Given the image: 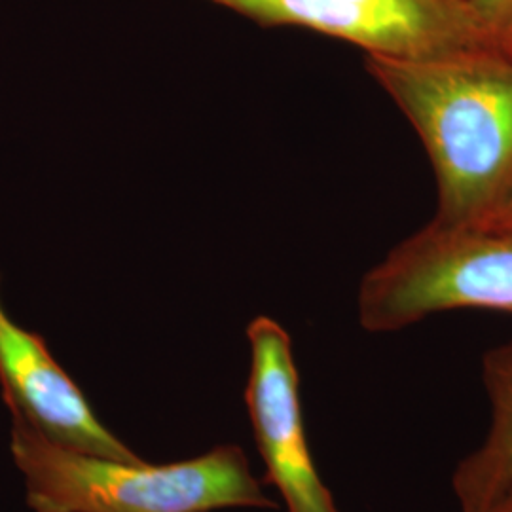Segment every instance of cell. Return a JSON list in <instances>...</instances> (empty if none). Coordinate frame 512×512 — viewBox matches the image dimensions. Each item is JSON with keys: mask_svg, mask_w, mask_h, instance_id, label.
Wrapping results in <instances>:
<instances>
[{"mask_svg": "<svg viewBox=\"0 0 512 512\" xmlns=\"http://www.w3.org/2000/svg\"><path fill=\"white\" fill-rule=\"evenodd\" d=\"M247 338L251 370L245 403L266 480L287 512H342L311 458L289 332L270 317H256Z\"/></svg>", "mask_w": 512, "mask_h": 512, "instance_id": "5", "label": "cell"}, {"mask_svg": "<svg viewBox=\"0 0 512 512\" xmlns=\"http://www.w3.org/2000/svg\"><path fill=\"white\" fill-rule=\"evenodd\" d=\"M0 387L10 418L82 454L143 461L95 416L82 389L59 366L46 342L18 325L0 298Z\"/></svg>", "mask_w": 512, "mask_h": 512, "instance_id": "6", "label": "cell"}, {"mask_svg": "<svg viewBox=\"0 0 512 512\" xmlns=\"http://www.w3.org/2000/svg\"><path fill=\"white\" fill-rule=\"evenodd\" d=\"M463 308L512 315V230L431 220L366 272L357 296L368 332Z\"/></svg>", "mask_w": 512, "mask_h": 512, "instance_id": "3", "label": "cell"}, {"mask_svg": "<svg viewBox=\"0 0 512 512\" xmlns=\"http://www.w3.org/2000/svg\"><path fill=\"white\" fill-rule=\"evenodd\" d=\"M482 384L490 401V427L452 475L461 512L486 511L512 486V340L486 351Z\"/></svg>", "mask_w": 512, "mask_h": 512, "instance_id": "7", "label": "cell"}, {"mask_svg": "<svg viewBox=\"0 0 512 512\" xmlns=\"http://www.w3.org/2000/svg\"><path fill=\"white\" fill-rule=\"evenodd\" d=\"M471 224L486 226V228L512 230V184L511 188L492 205V209L484 217H480Z\"/></svg>", "mask_w": 512, "mask_h": 512, "instance_id": "9", "label": "cell"}, {"mask_svg": "<svg viewBox=\"0 0 512 512\" xmlns=\"http://www.w3.org/2000/svg\"><path fill=\"white\" fill-rule=\"evenodd\" d=\"M482 512H512V486L495 501L494 505H490Z\"/></svg>", "mask_w": 512, "mask_h": 512, "instance_id": "10", "label": "cell"}, {"mask_svg": "<svg viewBox=\"0 0 512 512\" xmlns=\"http://www.w3.org/2000/svg\"><path fill=\"white\" fill-rule=\"evenodd\" d=\"M435 171L440 224L484 217L512 184V55L495 44L429 59L365 55Z\"/></svg>", "mask_w": 512, "mask_h": 512, "instance_id": "1", "label": "cell"}, {"mask_svg": "<svg viewBox=\"0 0 512 512\" xmlns=\"http://www.w3.org/2000/svg\"><path fill=\"white\" fill-rule=\"evenodd\" d=\"M12 458L33 512H211L274 509L243 450L219 446L167 465L116 461L63 448L12 418Z\"/></svg>", "mask_w": 512, "mask_h": 512, "instance_id": "2", "label": "cell"}, {"mask_svg": "<svg viewBox=\"0 0 512 512\" xmlns=\"http://www.w3.org/2000/svg\"><path fill=\"white\" fill-rule=\"evenodd\" d=\"M260 25L346 40L366 55L429 59L494 44L469 0H211Z\"/></svg>", "mask_w": 512, "mask_h": 512, "instance_id": "4", "label": "cell"}, {"mask_svg": "<svg viewBox=\"0 0 512 512\" xmlns=\"http://www.w3.org/2000/svg\"><path fill=\"white\" fill-rule=\"evenodd\" d=\"M469 2L482 29L495 44L501 31L511 23L512 0H469Z\"/></svg>", "mask_w": 512, "mask_h": 512, "instance_id": "8", "label": "cell"}, {"mask_svg": "<svg viewBox=\"0 0 512 512\" xmlns=\"http://www.w3.org/2000/svg\"><path fill=\"white\" fill-rule=\"evenodd\" d=\"M495 46H497V48H501L503 52H507V54L512 55V19L511 23L501 31V35H499L497 40H495Z\"/></svg>", "mask_w": 512, "mask_h": 512, "instance_id": "11", "label": "cell"}]
</instances>
